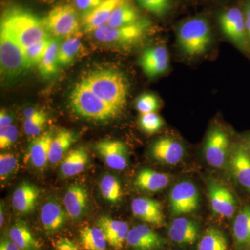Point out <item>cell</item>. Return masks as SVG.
I'll list each match as a JSON object with an SVG mask.
<instances>
[{
    "label": "cell",
    "mask_w": 250,
    "mask_h": 250,
    "mask_svg": "<svg viewBox=\"0 0 250 250\" xmlns=\"http://www.w3.org/2000/svg\"><path fill=\"white\" fill-rule=\"evenodd\" d=\"M0 27L5 28L25 49L50 36L42 18L22 6H12L3 11Z\"/></svg>",
    "instance_id": "1"
},
{
    "label": "cell",
    "mask_w": 250,
    "mask_h": 250,
    "mask_svg": "<svg viewBox=\"0 0 250 250\" xmlns=\"http://www.w3.org/2000/svg\"><path fill=\"white\" fill-rule=\"evenodd\" d=\"M82 81L99 98L118 111L125 108L129 84L122 72L112 69H102L90 72Z\"/></svg>",
    "instance_id": "2"
},
{
    "label": "cell",
    "mask_w": 250,
    "mask_h": 250,
    "mask_svg": "<svg viewBox=\"0 0 250 250\" xmlns=\"http://www.w3.org/2000/svg\"><path fill=\"white\" fill-rule=\"evenodd\" d=\"M70 104L76 114L95 121H107L121 113L99 98L82 81L72 90Z\"/></svg>",
    "instance_id": "3"
},
{
    "label": "cell",
    "mask_w": 250,
    "mask_h": 250,
    "mask_svg": "<svg viewBox=\"0 0 250 250\" xmlns=\"http://www.w3.org/2000/svg\"><path fill=\"white\" fill-rule=\"evenodd\" d=\"M210 41V27L205 18H190L182 22L177 29L179 47L190 57H197L207 52Z\"/></svg>",
    "instance_id": "4"
},
{
    "label": "cell",
    "mask_w": 250,
    "mask_h": 250,
    "mask_svg": "<svg viewBox=\"0 0 250 250\" xmlns=\"http://www.w3.org/2000/svg\"><path fill=\"white\" fill-rule=\"evenodd\" d=\"M152 27L149 20L142 18L139 22L119 27H112L108 24L93 32L98 42L108 45L126 47L139 43L147 35Z\"/></svg>",
    "instance_id": "5"
},
{
    "label": "cell",
    "mask_w": 250,
    "mask_h": 250,
    "mask_svg": "<svg viewBox=\"0 0 250 250\" xmlns=\"http://www.w3.org/2000/svg\"><path fill=\"white\" fill-rule=\"evenodd\" d=\"M0 67L1 77L13 80L27 70L24 49L7 29L0 27Z\"/></svg>",
    "instance_id": "6"
},
{
    "label": "cell",
    "mask_w": 250,
    "mask_h": 250,
    "mask_svg": "<svg viewBox=\"0 0 250 250\" xmlns=\"http://www.w3.org/2000/svg\"><path fill=\"white\" fill-rule=\"evenodd\" d=\"M46 30L52 37L65 38L80 34V24L75 8L70 4L54 6L42 18Z\"/></svg>",
    "instance_id": "7"
},
{
    "label": "cell",
    "mask_w": 250,
    "mask_h": 250,
    "mask_svg": "<svg viewBox=\"0 0 250 250\" xmlns=\"http://www.w3.org/2000/svg\"><path fill=\"white\" fill-rule=\"evenodd\" d=\"M171 210L174 215L192 213L200 204V195L196 186L189 181H182L172 188L169 195Z\"/></svg>",
    "instance_id": "8"
},
{
    "label": "cell",
    "mask_w": 250,
    "mask_h": 250,
    "mask_svg": "<svg viewBox=\"0 0 250 250\" xmlns=\"http://www.w3.org/2000/svg\"><path fill=\"white\" fill-rule=\"evenodd\" d=\"M204 152L206 160L216 168H223L229 159V142L226 133L219 128H213L205 143Z\"/></svg>",
    "instance_id": "9"
},
{
    "label": "cell",
    "mask_w": 250,
    "mask_h": 250,
    "mask_svg": "<svg viewBox=\"0 0 250 250\" xmlns=\"http://www.w3.org/2000/svg\"><path fill=\"white\" fill-rule=\"evenodd\" d=\"M207 190L210 207L215 214L228 218L234 215L238 203L229 189L211 179L208 180Z\"/></svg>",
    "instance_id": "10"
},
{
    "label": "cell",
    "mask_w": 250,
    "mask_h": 250,
    "mask_svg": "<svg viewBox=\"0 0 250 250\" xmlns=\"http://www.w3.org/2000/svg\"><path fill=\"white\" fill-rule=\"evenodd\" d=\"M220 28L225 36L236 45L245 47L248 41L244 13L237 7L223 11L219 17Z\"/></svg>",
    "instance_id": "11"
},
{
    "label": "cell",
    "mask_w": 250,
    "mask_h": 250,
    "mask_svg": "<svg viewBox=\"0 0 250 250\" xmlns=\"http://www.w3.org/2000/svg\"><path fill=\"white\" fill-rule=\"evenodd\" d=\"M95 149L110 168L124 170L129 164V149L118 140H103L95 145Z\"/></svg>",
    "instance_id": "12"
},
{
    "label": "cell",
    "mask_w": 250,
    "mask_h": 250,
    "mask_svg": "<svg viewBox=\"0 0 250 250\" xmlns=\"http://www.w3.org/2000/svg\"><path fill=\"white\" fill-rule=\"evenodd\" d=\"M140 66L146 76L154 78L164 75L169 67V54L164 46L146 49L139 59Z\"/></svg>",
    "instance_id": "13"
},
{
    "label": "cell",
    "mask_w": 250,
    "mask_h": 250,
    "mask_svg": "<svg viewBox=\"0 0 250 250\" xmlns=\"http://www.w3.org/2000/svg\"><path fill=\"white\" fill-rule=\"evenodd\" d=\"M230 170L238 183L250 193V152L245 145L239 144L230 153Z\"/></svg>",
    "instance_id": "14"
},
{
    "label": "cell",
    "mask_w": 250,
    "mask_h": 250,
    "mask_svg": "<svg viewBox=\"0 0 250 250\" xmlns=\"http://www.w3.org/2000/svg\"><path fill=\"white\" fill-rule=\"evenodd\" d=\"M126 243L136 250H158L165 246V240L146 225L129 229Z\"/></svg>",
    "instance_id": "15"
},
{
    "label": "cell",
    "mask_w": 250,
    "mask_h": 250,
    "mask_svg": "<svg viewBox=\"0 0 250 250\" xmlns=\"http://www.w3.org/2000/svg\"><path fill=\"white\" fill-rule=\"evenodd\" d=\"M131 210L136 218L155 227H162L165 217L160 202L149 197H137L131 202Z\"/></svg>",
    "instance_id": "16"
},
{
    "label": "cell",
    "mask_w": 250,
    "mask_h": 250,
    "mask_svg": "<svg viewBox=\"0 0 250 250\" xmlns=\"http://www.w3.org/2000/svg\"><path fill=\"white\" fill-rule=\"evenodd\" d=\"M200 228L192 219L179 217L174 219L167 229L171 241L181 246H191L198 239Z\"/></svg>",
    "instance_id": "17"
},
{
    "label": "cell",
    "mask_w": 250,
    "mask_h": 250,
    "mask_svg": "<svg viewBox=\"0 0 250 250\" xmlns=\"http://www.w3.org/2000/svg\"><path fill=\"white\" fill-rule=\"evenodd\" d=\"M97 225L104 233L107 243L113 249L120 250L123 248L129 231L126 222L103 215L98 219Z\"/></svg>",
    "instance_id": "18"
},
{
    "label": "cell",
    "mask_w": 250,
    "mask_h": 250,
    "mask_svg": "<svg viewBox=\"0 0 250 250\" xmlns=\"http://www.w3.org/2000/svg\"><path fill=\"white\" fill-rule=\"evenodd\" d=\"M151 153L156 160L169 165H175L183 159L184 148L183 145L177 140L164 137L154 142Z\"/></svg>",
    "instance_id": "19"
},
{
    "label": "cell",
    "mask_w": 250,
    "mask_h": 250,
    "mask_svg": "<svg viewBox=\"0 0 250 250\" xmlns=\"http://www.w3.org/2000/svg\"><path fill=\"white\" fill-rule=\"evenodd\" d=\"M88 200V192L84 187L80 184L70 186L63 198L64 207L68 217L72 220L82 218L86 210Z\"/></svg>",
    "instance_id": "20"
},
{
    "label": "cell",
    "mask_w": 250,
    "mask_h": 250,
    "mask_svg": "<svg viewBox=\"0 0 250 250\" xmlns=\"http://www.w3.org/2000/svg\"><path fill=\"white\" fill-rule=\"evenodd\" d=\"M68 217L66 210L56 201L46 202L41 210V220L47 235L54 234L63 227Z\"/></svg>",
    "instance_id": "21"
},
{
    "label": "cell",
    "mask_w": 250,
    "mask_h": 250,
    "mask_svg": "<svg viewBox=\"0 0 250 250\" xmlns=\"http://www.w3.org/2000/svg\"><path fill=\"white\" fill-rule=\"evenodd\" d=\"M53 138L51 131H45L34 138L29 144L28 159L36 168L42 170L48 164L49 148Z\"/></svg>",
    "instance_id": "22"
},
{
    "label": "cell",
    "mask_w": 250,
    "mask_h": 250,
    "mask_svg": "<svg viewBox=\"0 0 250 250\" xmlns=\"http://www.w3.org/2000/svg\"><path fill=\"white\" fill-rule=\"evenodd\" d=\"M40 195V190L34 184L24 182L18 186L12 196V205L22 214L31 213L35 208Z\"/></svg>",
    "instance_id": "23"
},
{
    "label": "cell",
    "mask_w": 250,
    "mask_h": 250,
    "mask_svg": "<svg viewBox=\"0 0 250 250\" xmlns=\"http://www.w3.org/2000/svg\"><path fill=\"white\" fill-rule=\"evenodd\" d=\"M121 0H106L91 12L82 16V26L86 33H93L107 24L112 13Z\"/></svg>",
    "instance_id": "24"
},
{
    "label": "cell",
    "mask_w": 250,
    "mask_h": 250,
    "mask_svg": "<svg viewBox=\"0 0 250 250\" xmlns=\"http://www.w3.org/2000/svg\"><path fill=\"white\" fill-rule=\"evenodd\" d=\"M170 182L168 174L162 173L152 169L141 170L135 179L134 184L138 188L145 192L161 191L167 187Z\"/></svg>",
    "instance_id": "25"
},
{
    "label": "cell",
    "mask_w": 250,
    "mask_h": 250,
    "mask_svg": "<svg viewBox=\"0 0 250 250\" xmlns=\"http://www.w3.org/2000/svg\"><path fill=\"white\" fill-rule=\"evenodd\" d=\"M89 161V154L84 147L72 149L62 159L61 172L65 177H73L82 173Z\"/></svg>",
    "instance_id": "26"
},
{
    "label": "cell",
    "mask_w": 250,
    "mask_h": 250,
    "mask_svg": "<svg viewBox=\"0 0 250 250\" xmlns=\"http://www.w3.org/2000/svg\"><path fill=\"white\" fill-rule=\"evenodd\" d=\"M233 237L237 248L246 250L250 244V206L240 210L233 224Z\"/></svg>",
    "instance_id": "27"
},
{
    "label": "cell",
    "mask_w": 250,
    "mask_h": 250,
    "mask_svg": "<svg viewBox=\"0 0 250 250\" xmlns=\"http://www.w3.org/2000/svg\"><path fill=\"white\" fill-rule=\"evenodd\" d=\"M139 11L129 0H121L112 13L107 24L112 27L129 25L142 19Z\"/></svg>",
    "instance_id": "28"
},
{
    "label": "cell",
    "mask_w": 250,
    "mask_h": 250,
    "mask_svg": "<svg viewBox=\"0 0 250 250\" xmlns=\"http://www.w3.org/2000/svg\"><path fill=\"white\" fill-rule=\"evenodd\" d=\"M9 238L21 250H38L41 248L40 243L22 220H18L11 226Z\"/></svg>",
    "instance_id": "29"
},
{
    "label": "cell",
    "mask_w": 250,
    "mask_h": 250,
    "mask_svg": "<svg viewBox=\"0 0 250 250\" xmlns=\"http://www.w3.org/2000/svg\"><path fill=\"white\" fill-rule=\"evenodd\" d=\"M76 141L74 132L67 129L59 131L54 136L49 148V163L57 164L66 155L70 146Z\"/></svg>",
    "instance_id": "30"
},
{
    "label": "cell",
    "mask_w": 250,
    "mask_h": 250,
    "mask_svg": "<svg viewBox=\"0 0 250 250\" xmlns=\"http://www.w3.org/2000/svg\"><path fill=\"white\" fill-rule=\"evenodd\" d=\"M61 44L60 39L52 37L47 52L38 65L41 75L45 78H50L58 72V54Z\"/></svg>",
    "instance_id": "31"
},
{
    "label": "cell",
    "mask_w": 250,
    "mask_h": 250,
    "mask_svg": "<svg viewBox=\"0 0 250 250\" xmlns=\"http://www.w3.org/2000/svg\"><path fill=\"white\" fill-rule=\"evenodd\" d=\"M81 244L85 250H106L107 241L99 227L85 226L80 231Z\"/></svg>",
    "instance_id": "32"
},
{
    "label": "cell",
    "mask_w": 250,
    "mask_h": 250,
    "mask_svg": "<svg viewBox=\"0 0 250 250\" xmlns=\"http://www.w3.org/2000/svg\"><path fill=\"white\" fill-rule=\"evenodd\" d=\"M196 250H229L228 238L218 228L210 227L200 238Z\"/></svg>",
    "instance_id": "33"
},
{
    "label": "cell",
    "mask_w": 250,
    "mask_h": 250,
    "mask_svg": "<svg viewBox=\"0 0 250 250\" xmlns=\"http://www.w3.org/2000/svg\"><path fill=\"white\" fill-rule=\"evenodd\" d=\"M82 43L80 36L67 38L61 44L58 54L59 67H67L73 62L82 48Z\"/></svg>",
    "instance_id": "34"
},
{
    "label": "cell",
    "mask_w": 250,
    "mask_h": 250,
    "mask_svg": "<svg viewBox=\"0 0 250 250\" xmlns=\"http://www.w3.org/2000/svg\"><path fill=\"white\" fill-rule=\"evenodd\" d=\"M100 190L102 196L111 203H117L121 200L123 190L121 182L115 176L106 174L100 182Z\"/></svg>",
    "instance_id": "35"
},
{
    "label": "cell",
    "mask_w": 250,
    "mask_h": 250,
    "mask_svg": "<svg viewBox=\"0 0 250 250\" xmlns=\"http://www.w3.org/2000/svg\"><path fill=\"white\" fill-rule=\"evenodd\" d=\"M52 39V36H48L40 42H37L35 45L24 49L27 69L31 68L34 65H39L47 52Z\"/></svg>",
    "instance_id": "36"
},
{
    "label": "cell",
    "mask_w": 250,
    "mask_h": 250,
    "mask_svg": "<svg viewBox=\"0 0 250 250\" xmlns=\"http://www.w3.org/2000/svg\"><path fill=\"white\" fill-rule=\"evenodd\" d=\"M143 9L157 17L167 14L170 8L171 0H136Z\"/></svg>",
    "instance_id": "37"
},
{
    "label": "cell",
    "mask_w": 250,
    "mask_h": 250,
    "mask_svg": "<svg viewBox=\"0 0 250 250\" xmlns=\"http://www.w3.org/2000/svg\"><path fill=\"white\" fill-rule=\"evenodd\" d=\"M136 108L141 114L156 113L160 106L159 100L155 95L152 93H145L137 98L136 101Z\"/></svg>",
    "instance_id": "38"
},
{
    "label": "cell",
    "mask_w": 250,
    "mask_h": 250,
    "mask_svg": "<svg viewBox=\"0 0 250 250\" xmlns=\"http://www.w3.org/2000/svg\"><path fill=\"white\" fill-rule=\"evenodd\" d=\"M18 160L12 153L4 152L0 154V179L5 181L14 173L18 167Z\"/></svg>",
    "instance_id": "39"
},
{
    "label": "cell",
    "mask_w": 250,
    "mask_h": 250,
    "mask_svg": "<svg viewBox=\"0 0 250 250\" xmlns=\"http://www.w3.org/2000/svg\"><path fill=\"white\" fill-rule=\"evenodd\" d=\"M139 125L141 129L147 134H154L162 128L164 121L156 113L141 114Z\"/></svg>",
    "instance_id": "40"
},
{
    "label": "cell",
    "mask_w": 250,
    "mask_h": 250,
    "mask_svg": "<svg viewBox=\"0 0 250 250\" xmlns=\"http://www.w3.org/2000/svg\"><path fill=\"white\" fill-rule=\"evenodd\" d=\"M47 123V115L33 118H25L23 122V129L25 134L31 137L36 138L41 134Z\"/></svg>",
    "instance_id": "41"
},
{
    "label": "cell",
    "mask_w": 250,
    "mask_h": 250,
    "mask_svg": "<svg viewBox=\"0 0 250 250\" xmlns=\"http://www.w3.org/2000/svg\"><path fill=\"white\" fill-rule=\"evenodd\" d=\"M17 127L14 125L0 127V148L1 149H8L12 146L18 140Z\"/></svg>",
    "instance_id": "42"
},
{
    "label": "cell",
    "mask_w": 250,
    "mask_h": 250,
    "mask_svg": "<svg viewBox=\"0 0 250 250\" xmlns=\"http://www.w3.org/2000/svg\"><path fill=\"white\" fill-rule=\"evenodd\" d=\"M106 0H74L75 7L80 11L82 16L91 12Z\"/></svg>",
    "instance_id": "43"
},
{
    "label": "cell",
    "mask_w": 250,
    "mask_h": 250,
    "mask_svg": "<svg viewBox=\"0 0 250 250\" xmlns=\"http://www.w3.org/2000/svg\"><path fill=\"white\" fill-rule=\"evenodd\" d=\"M55 250H80L78 244L67 237H62L55 243Z\"/></svg>",
    "instance_id": "44"
},
{
    "label": "cell",
    "mask_w": 250,
    "mask_h": 250,
    "mask_svg": "<svg viewBox=\"0 0 250 250\" xmlns=\"http://www.w3.org/2000/svg\"><path fill=\"white\" fill-rule=\"evenodd\" d=\"M12 116L5 110H1L0 111V127L12 125Z\"/></svg>",
    "instance_id": "45"
},
{
    "label": "cell",
    "mask_w": 250,
    "mask_h": 250,
    "mask_svg": "<svg viewBox=\"0 0 250 250\" xmlns=\"http://www.w3.org/2000/svg\"><path fill=\"white\" fill-rule=\"evenodd\" d=\"M243 13H244L247 34H248V38H249L250 40V0L247 1L246 4H245Z\"/></svg>",
    "instance_id": "46"
},
{
    "label": "cell",
    "mask_w": 250,
    "mask_h": 250,
    "mask_svg": "<svg viewBox=\"0 0 250 250\" xmlns=\"http://www.w3.org/2000/svg\"><path fill=\"white\" fill-rule=\"evenodd\" d=\"M0 250H21L9 238H3L0 243Z\"/></svg>",
    "instance_id": "47"
},
{
    "label": "cell",
    "mask_w": 250,
    "mask_h": 250,
    "mask_svg": "<svg viewBox=\"0 0 250 250\" xmlns=\"http://www.w3.org/2000/svg\"><path fill=\"white\" fill-rule=\"evenodd\" d=\"M45 112L41 111V110L36 109V108H28L24 110V116L25 118H36L45 114Z\"/></svg>",
    "instance_id": "48"
},
{
    "label": "cell",
    "mask_w": 250,
    "mask_h": 250,
    "mask_svg": "<svg viewBox=\"0 0 250 250\" xmlns=\"http://www.w3.org/2000/svg\"><path fill=\"white\" fill-rule=\"evenodd\" d=\"M4 223V207L2 204H1V208H0V226L2 227Z\"/></svg>",
    "instance_id": "49"
},
{
    "label": "cell",
    "mask_w": 250,
    "mask_h": 250,
    "mask_svg": "<svg viewBox=\"0 0 250 250\" xmlns=\"http://www.w3.org/2000/svg\"><path fill=\"white\" fill-rule=\"evenodd\" d=\"M246 250H250V244L249 245V246L248 247V248Z\"/></svg>",
    "instance_id": "50"
},
{
    "label": "cell",
    "mask_w": 250,
    "mask_h": 250,
    "mask_svg": "<svg viewBox=\"0 0 250 250\" xmlns=\"http://www.w3.org/2000/svg\"></svg>",
    "instance_id": "51"
}]
</instances>
